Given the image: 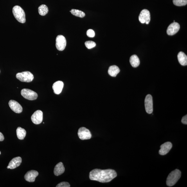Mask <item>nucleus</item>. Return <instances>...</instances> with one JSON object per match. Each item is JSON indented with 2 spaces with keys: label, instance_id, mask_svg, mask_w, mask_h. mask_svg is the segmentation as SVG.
<instances>
[{
  "label": "nucleus",
  "instance_id": "obj_1",
  "mask_svg": "<svg viewBox=\"0 0 187 187\" xmlns=\"http://www.w3.org/2000/svg\"><path fill=\"white\" fill-rule=\"evenodd\" d=\"M117 176L116 171L112 169L102 170L95 169L90 172L89 177L92 181H97L101 183H107Z\"/></svg>",
  "mask_w": 187,
  "mask_h": 187
},
{
  "label": "nucleus",
  "instance_id": "obj_2",
  "mask_svg": "<svg viewBox=\"0 0 187 187\" xmlns=\"http://www.w3.org/2000/svg\"><path fill=\"white\" fill-rule=\"evenodd\" d=\"M181 172L179 170H175L171 172L166 180V184L169 187L174 186L181 177Z\"/></svg>",
  "mask_w": 187,
  "mask_h": 187
},
{
  "label": "nucleus",
  "instance_id": "obj_3",
  "mask_svg": "<svg viewBox=\"0 0 187 187\" xmlns=\"http://www.w3.org/2000/svg\"><path fill=\"white\" fill-rule=\"evenodd\" d=\"M12 12L14 16L18 22L22 23L26 22L25 13L21 7L17 5L14 7Z\"/></svg>",
  "mask_w": 187,
  "mask_h": 187
},
{
  "label": "nucleus",
  "instance_id": "obj_4",
  "mask_svg": "<svg viewBox=\"0 0 187 187\" xmlns=\"http://www.w3.org/2000/svg\"><path fill=\"white\" fill-rule=\"evenodd\" d=\"M16 77L21 82L26 83L32 82L34 78L32 74L29 71L17 73Z\"/></svg>",
  "mask_w": 187,
  "mask_h": 187
},
{
  "label": "nucleus",
  "instance_id": "obj_5",
  "mask_svg": "<svg viewBox=\"0 0 187 187\" xmlns=\"http://www.w3.org/2000/svg\"><path fill=\"white\" fill-rule=\"evenodd\" d=\"M21 94L23 97L29 100H35L38 97L37 93L28 89H22Z\"/></svg>",
  "mask_w": 187,
  "mask_h": 187
},
{
  "label": "nucleus",
  "instance_id": "obj_6",
  "mask_svg": "<svg viewBox=\"0 0 187 187\" xmlns=\"http://www.w3.org/2000/svg\"><path fill=\"white\" fill-rule=\"evenodd\" d=\"M67 42L66 38L64 36L59 35L56 38V46L58 50H64L66 46Z\"/></svg>",
  "mask_w": 187,
  "mask_h": 187
},
{
  "label": "nucleus",
  "instance_id": "obj_7",
  "mask_svg": "<svg viewBox=\"0 0 187 187\" xmlns=\"http://www.w3.org/2000/svg\"><path fill=\"white\" fill-rule=\"evenodd\" d=\"M139 20L141 23L148 24L150 21L149 11L146 9L142 11L139 17Z\"/></svg>",
  "mask_w": 187,
  "mask_h": 187
},
{
  "label": "nucleus",
  "instance_id": "obj_8",
  "mask_svg": "<svg viewBox=\"0 0 187 187\" xmlns=\"http://www.w3.org/2000/svg\"><path fill=\"white\" fill-rule=\"evenodd\" d=\"M78 135L79 138L82 140L91 139L92 134L90 131L87 128L82 127L79 129Z\"/></svg>",
  "mask_w": 187,
  "mask_h": 187
},
{
  "label": "nucleus",
  "instance_id": "obj_9",
  "mask_svg": "<svg viewBox=\"0 0 187 187\" xmlns=\"http://www.w3.org/2000/svg\"><path fill=\"white\" fill-rule=\"evenodd\" d=\"M31 120L35 125H39L42 122L43 119V113L41 111L37 110L31 116Z\"/></svg>",
  "mask_w": 187,
  "mask_h": 187
},
{
  "label": "nucleus",
  "instance_id": "obj_10",
  "mask_svg": "<svg viewBox=\"0 0 187 187\" xmlns=\"http://www.w3.org/2000/svg\"><path fill=\"white\" fill-rule=\"evenodd\" d=\"M146 112L148 114H152L153 112V100L152 96L150 94L146 96L145 101Z\"/></svg>",
  "mask_w": 187,
  "mask_h": 187
},
{
  "label": "nucleus",
  "instance_id": "obj_11",
  "mask_svg": "<svg viewBox=\"0 0 187 187\" xmlns=\"http://www.w3.org/2000/svg\"><path fill=\"white\" fill-rule=\"evenodd\" d=\"M8 104L11 110L16 113H20L22 112V107L17 101L11 100L9 101Z\"/></svg>",
  "mask_w": 187,
  "mask_h": 187
},
{
  "label": "nucleus",
  "instance_id": "obj_12",
  "mask_svg": "<svg viewBox=\"0 0 187 187\" xmlns=\"http://www.w3.org/2000/svg\"><path fill=\"white\" fill-rule=\"evenodd\" d=\"M180 28V25L178 23L175 22H173L168 26L167 33L168 35H174L179 31Z\"/></svg>",
  "mask_w": 187,
  "mask_h": 187
},
{
  "label": "nucleus",
  "instance_id": "obj_13",
  "mask_svg": "<svg viewBox=\"0 0 187 187\" xmlns=\"http://www.w3.org/2000/svg\"><path fill=\"white\" fill-rule=\"evenodd\" d=\"M172 147V144L170 142H167L162 144L161 146V149L159 151V154L161 155H165L170 151Z\"/></svg>",
  "mask_w": 187,
  "mask_h": 187
},
{
  "label": "nucleus",
  "instance_id": "obj_14",
  "mask_svg": "<svg viewBox=\"0 0 187 187\" xmlns=\"http://www.w3.org/2000/svg\"><path fill=\"white\" fill-rule=\"evenodd\" d=\"M39 175L37 171L35 170H31L27 172L24 176L25 179L27 181L30 182H33L35 181L36 177Z\"/></svg>",
  "mask_w": 187,
  "mask_h": 187
},
{
  "label": "nucleus",
  "instance_id": "obj_15",
  "mask_svg": "<svg viewBox=\"0 0 187 187\" xmlns=\"http://www.w3.org/2000/svg\"><path fill=\"white\" fill-rule=\"evenodd\" d=\"M22 159L20 157H15L11 160L8 164L9 168L10 169H14L21 165Z\"/></svg>",
  "mask_w": 187,
  "mask_h": 187
},
{
  "label": "nucleus",
  "instance_id": "obj_16",
  "mask_svg": "<svg viewBox=\"0 0 187 187\" xmlns=\"http://www.w3.org/2000/svg\"><path fill=\"white\" fill-rule=\"evenodd\" d=\"M64 86V83L61 81H58L54 83L53 86L54 93L57 95L61 93Z\"/></svg>",
  "mask_w": 187,
  "mask_h": 187
},
{
  "label": "nucleus",
  "instance_id": "obj_17",
  "mask_svg": "<svg viewBox=\"0 0 187 187\" xmlns=\"http://www.w3.org/2000/svg\"><path fill=\"white\" fill-rule=\"evenodd\" d=\"M65 168L62 162H60L55 166L54 170V173L56 176L61 175L65 172Z\"/></svg>",
  "mask_w": 187,
  "mask_h": 187
},
{
  "label": "nucleus",
  "instance_id": "obj_18",
  "mask_svg": "<svg viewBox=\"0 0 187 187\" xmlns=\"http://www.w3.org/2000/svg\"><path fill=\"white\" fill-rule=\"evenodd\" d=\"M178 59L180 64L185 66L187 65V56L183 52H180L177 55Z\"/></svg>",
  "mask_w": 187,
  "mask_h": 187
},
{
  "label": "nucleus",
  "instance_id": "obj_19",
  "mask_svg": "<svg viewBox=\"0 0 187 187\" xmlns=\"http://www.w3.org/2000/svg\"><path fill=\"white\" fill-rule=\"evenodd\" d=\"M120 72V69L116 65H113L110 66L108 71L109 75L113 77H116Z\"/></svg>",
  "mask_w": 187,
  "mask_h": 187
},
{
  "label": "nucleus",
  "instance_id": "obj_20",
  "mask_svg": "<svg viewBox=\"0 0 187 187\" xmlns=\"http://www.w3.org/2000/svg\"><path fill=\"white\" fill-rule=\"evenodd\" d=\"M130 62L131 66L134 68L138 67L140 64L139 58L136 55H132L130 57Z\"/></svg>",
  "mask_w": 187,
  "mask_h": 187
},
{
  "label": "nucleus",
  "instance_id": "obj_21",
  "mask_svg": "<svg viewBox=\"0 0 187 187\" xmlns=\"http://www.w3.org/2000/svg\"><path fill=\"white\" fill-rule=\"evenodd\" d=\"M26 130L21 127H18L17 130V134L18 139L23 140L26 137Z\"/></svg>",
  "mask_w": 187,
  "mask_h": 187
},
{
  "label": "nucleus",
  "instance_id": "obj_22",
  "mask_svg": "<svg viewBox=\"0 0 187 187\" xmlns=\"http://www.w3.org/2000/svg\"><path fill=\"white\" fill-rule=\"evenodd\" d=\"M49 11L48 8L45 5H42L40 6L38 8V12L40 15H46L48 13Z\"/></svg>",
  "mask_w": 187,
  "mask_h": 187
},
{
  "label": "nucleus",
  "instance_id": "obj_23",
  "mask_svg": "<svg viewBox=\"0 0 187 187\" xmlns=\"http://www.w3.org/2000/svg\"><path fill=\"white\" fill-rule=\"evenodd\" d=\"M71 13L72 14L76 17L83 18L85 17V13L82 11L79 10H76V9H72L71 10Z\"/></svg>",
  "mask_w": 187,
  "mask_h": 187
},
{
  "label": "nucleus",
  "instance_id": "obj_24",
  "mask_svg": "<svg viewBox=\"0 0 187 187\" xmlns=\"http://www.w3.org/2000/svg\"><path fill=\"white\" fill-rule=\"evenodd\" d=\"M173 3L176 6H184L186 5L187 0H173Z\"/></svg>",
  "mask_w": 187,
  "mask_h": 187
},
{
  "label": "nucleus",
  "instance_id": "obj_25",
  "mask_svg": "<svg viewBox=\"0 0 187 187\" xmlns=\"http://www.w3.org/2000/svg\"><path fill=\"white\" fill-rule=\"evenodd\" d=\"M85 44L86 47L88 49H91L96 46L95 43L93 41H91L86 42Z\"/></svg>",
  "mask_w": 187,
  "mask_h": 187
},
{
  "label": "nucleus",
  "instance_id": "obj_26",
  "mask_svg": "<svg viewBox=\"0 0 187 187\" xmlns=\"http://www.w3.org/2000/svg\"><path fill=\"white\" fill-rule=\"evenodd\" d=\"M87 35L89 38H93L95 36V33L94 31L92 29H89L87 31Z\"/></svg>",
  "mask_w": 187,
  "mask_h": 187
},
{
  "label": "nucleus",
  "instance_id": "obj_27",
  "mask_svg": "<svg viewBox=\"0 0 187 187\" xmlns=\"http://www.w3.org/2000/svg\"><path fill=\"white\" fill-rule=\"evenodd\" d=\"M56 187H70V185L68 182H63L58 184Z\"/></svg>",
  "mask_w": 187,
  "mask_h": 187
},
{
  "label": "nucleus",
  "instance_id": "obj_28",
  "mask_svg": "<svg viewBox=\"0 0 187 187\" xmlns=\"http://www.w3.org/2000/svg\"><path fill=\"white\" fill-rule=\"evenodd\" d=\"M181 122L182 123L184 124L185 125L187 124V116L186 115V116H184L182 118V119Z\"/></svg>",
  "mask_w": 187,
  "mask_h": 187
},
{
  "label": "nucleus",
  "instance_id": "obj_29",
  "mask_svg": "<svg viewBox=\"0 0 187 187\" xmlns=\"http://www.w3.org/2000/svg\"><path fill=\"white\" fill-rule=\"evenodd\" d=\"M4 139V137L3 134L0 132V141H3Z\"/></svg>",
  "mask_w": 187,
  "mask_h": 187
},
{
  "label": "nucleus",
  "instance_id": "obj_30",
  "mask_svg": "<svg viewBox=\"0 0 187 187\" xmlns=\"http://www.w3.org/2000/svg\"><path fill=\"white\" fill-rule=\"evenodd\" d=\"M7 168L8 169H10V168H9V166H7Z\"/></svg>",
  "mask_w": 187,
  "mask_h": 187
},
{
  "label": "nucleus",
  "instance_id": "obj_31",
  "mask_svg": "<svg viewBox=\"0 0 187 187\" xmlns=\"http://www.w3.org/2000/svg\"><path fill=\"white\" fill-rule=\"evenodd\" d=\"M1 152H0V155H1Z\"/></svg>",
  "mask_w": 187,
  "mask_h": 187
},
{
  "label": "nucleus",
  "instance_id": "obj_32",
  "mask_svg": "<svg viewBox=\"0 0 187 187\" xmlns=\"http://www.w3.org/2000/svg\"><path fill=\"white\" fill-rule=\"evenodd\" d=\"M175 22V21H174V22Z\"/></svg>",
  "mask_w": 187,
  "mask_h": 187
},
{
  "label": "nucleus",
  "instance_id": "obj_33",
  "mask_svg": "<svg viewBox=\"0 0 187 187\" xmlns=\"http://www.w3.org/2000/svg\"><path fill=\"white\" fill-rule=\"evenodd\" d=\"M0 72H1V71H0Z\"/></svg>",
  "mask_w": 187,
  "mask_h": 187
}]
</instances>
